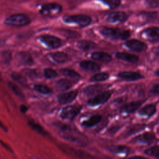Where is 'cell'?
I'll use <instances>...</instances> for the list:
<instances>
[{"instance_id": "32", "label": "cell", "mask_w": 159, "mask_h": 159, "mask_svg": "<svg viewBox=\"0 0 159 159\" xmlns=\"http://www.w3.org/2000/svg\"><path fill=\"white\" fill-rule=\"evenodd\" d=\"M110 8L114 9L117 7L120 4V0H100Z\"/></svg>"}, {"instance_id": "14", "label": "cell", "mask_w": 159, "mask_h": 159, "mask_svg": "<svg viewBox=\"0 0 159 159\" xmlns=\"http://www.w3.org/2000/svg\"><path fill=\"white\" fill-rule=\"evenodd\" d=\"M116 57L119 59L132 63H135L139 60L137 56L125 52H117L116 54Z\"/></svg>"}, {"instance_id": "45", "label": "cell", "mask_w": 159, "mask_h": 159, "mask_svg": "<svg viewBox=\"0 0 159 159\" xmlns=\"http://www.w3.org/2000/svg\"><path fill=\"white\" fill-rule=\"evenodd\" d=\"M0 80H1V75H0Z\"/></svg>"}, {"instance_id": "26", "label": "cell", "mask_w": 159, "mask_h": 159, "mask_svg": "<svg viewBox=\"0 0 159 159\" xmlns=\"http://www.w3.org/2000/svg\"><path fill=\"white\" fill-rule=\"evenodd\" d=\"M102 86L101 85H94V86H89L86 88L84 90V93L86 95H93L94 94L98 93L101 91Z\"/></svg>"}, {"instance_id": "3", "label": "cell", "mask_w": 159, "mask_h": 159, "mask_svg": "<svg viewBox=\"0 0 159 159\" xmlns=\"http://www.w3.org/2000/svg\"><path fill=\"white\" fill-rule=\"evenodd\" d=\"M63 20L67 23H75L78 25L84 27L89 25L91 22L89 16L83 14L65 16L63 17Z\"/></svg>"}, {"instance_id": "31", "label": "cell", "mask_w": 159, "mask_h": 159, "mask_svg": "<svg viewBox=\"0 0 159 159\" xmlns=\"http://www.w3.org/2000/svg\"><path fill=\"white\" fill-rule=\"evenodd\" d=\"M109 78V74L106 73H99L93 76L90 80L92 81H101L107 80Z\"/></svg>"}, {"instance_id": "34", "label": "cell", "mask_w": 159, "mask_h": 159, "mask_svg": "<svg viewBox=\"0 0 159 159\" xmlns=\"http://www.w3.org/2000/svg\"><path fill=\"white\" fill-rule=\"evenodd\" d=\"M144 127H145V125H140V124H137V125L131 126L129 129H128V130H127L126 134L130 135L132 134L139 132L140 130H142V129H143Z\"/></svg>"}, {"instance_id": "37", "label": "cell", "mask_w": 159, "mask_h": 159, "mask_svg": "<svg viewBox=\"0 0 159 159\" xmlns=\"http://www.w3.org/2000/svg\"><path fill=\"white\" fill-rule=\"evenodd\" d=\"M150 93L152 94H159V84L155 85L150 90Z\"/></svg>"}, {"instance_id": "27", "label": "cell", "mask_w": 159, "mask_h": 159, "mask_svg": "<svg viewBox=\"0 0 159 159\" xmlns=\"http://www.w3.org/2000/svg\"><path fill=\"white\" fill-rule=\"evenodd\" d=\"M60 72L64 76L71 78H74V79H77L80 78V75L79 73H78L77 72H76L75 71L73 70H70V69H66V68H64V69H61L60 70Z\"/></svg>"}, {"instance_id": "39", "label": "cell", "mask_w": 159, "mask_h": 159, "mask_svg": "<svg viewBox=\"0 0 159 159\" xmlns=\"http://www.w3.org/2000/svg\"><path fill=\"white\" fill-rule=\"evenodd\" d=\"M27 109H28V108L25 105L22 104L20 106V110L22 113H25L27 111Z\"/></svg>"}, {"instance_id": "33", "label": "cell", "mask_w": 159, "mask_h": 159, "mask_svg": "<svg viewBox=\"0 0 159 159\" xmlns=\"http://www.w3.org/2000/svg\"><path fill=\"white\" fill-rule=\"evenodd\" d=\"M44 76L45 78H48V79H52L54 78L57 76V73L52 68H45L43 71Z\"/></svg>"}, {"instance_id": "40", "label": "cell", "mask_w": 159, "mask_h": 159, "mask_svg": "<svg viewBox=\"0 0 159 159\" xmlns=\"http://www.w3.org/2000/svg\"><path fill=\"white\" fill-rule=\"evenodd\" d=\"M25 73H26L28 76H29V75H30V76H35V75H36L35 71H34V70H27V71H25Z\"/></svg>"}, {"instance_id": "42", "label": "cell", "mask_w": 159, "mask_h": 159, "mask_svg": "<svg viewBox=\"0 0 159 159\" xmlns=\"http://www.w3.org/2000/svg\"><path fill=\"white\" fill-rule=\"evenodd\" d=\"M155 74L156 75H157V76H159V70H157V71L155 72Z\"/></svg>"}, {"instance_id": "20", "label": "cell", "mask_w": 159, "mask_h": 159, "mask_svg": "<svg viewBox=\"0 0 159 159\" xmlns=\"http://www.w3.org/2000/svg\"><path fill=\"white\" fill-rule=\"evenodd\" d=\"M141 104H142L141 101L132 102L128 103V104L124 105L122 107V111L127 112V113L132 112L135 111L136 109H137L140 107Z\"/></svg>"}, {"instance_id": "24", "label": "cell", "mask_w": 159, "mask_h": 159, "mask_svg": "<svg viewBox=\"0 0 159 159\" xmlns=\"http://www.w3.org/2000/svg\"><path fill=\"white\" fill-rule=\"evenodd\" d=\"M11 77L12 78V79L14 80H15L16 82H17L22 86H27V82L26 79L21 74H20L17 72H13L11 74Z\"/></svg>"}, {"instance_id": "36", "label": "cell", "mask_w": 159, "mask_h": 159, "mask_svg": "<svg viewBox=\"0 0 159 159\" xmlns=\"http://www.w3.org/2000/svg\"><path fill=\"white\" fill-rule=\"evenodd\" d=\"M159 152V146H154L145 150V153L150 156H155Z\"/></svg>"}, {"instance_id": "43", "label": "cell", "mask_w": 159, "mask_h": 159, "mask_svg": "<svg viewBox=\"0 0 159 159\" xmlns=\"http://www.w3.org/2000/svg\"><path fill=\"white\" fill-rule=\"evenodd\" d=\"M155 157H157V158H159V152L156 154V155L155 156Z\"/></svg>"}, {"instance_id": "21", "label": "cell", "mask_w": 159, "mask_h": 159, "mask_svg": "<svg viewBox=\"0 0 159 159\" xmlns=\"http://www.w3.org/2000/svg\"><path fill=\"white\" fill-rule=\"evenodd\" d=\"M156 112V106L154 104H148L142 107L139 112L140 115L151 116Z\"/></svg>"}, {"instance_id": "6", "label": "cell", "mask_w": 159, "mask_h": 159, "mask_svg": "<svg viewBox=\"0 0 159 159\" xmlns=\"http://www.w3.org/2000/svg\"><path fill=\"white\" fill-rule=\"evenodd\" d=\"M111 95V92L109 91H105L99 94L98 95L96 96L95 97L90 99L88 101V104L89 106H97L101 104H104L107 101V100L110 98Z\"/></svg>"}, {"instance_id": "18", "label": "cell", "mask_w": 159, "mask_h": 159, "mask_svg": "<svg viewBox=\"0 0 159 159\" xmlns=\"http://www.w3.org/2000/svg\"><path fill=\"white\" fill-rule=\"evenodd\" d=\"M80 66L86 70L93 71L99 70L100 68L98 64L92 61H82L80 63Z\"/></svg>"}, {"instance_id": "1", "label": "cell", "mask_w": 159, "mask_h": 159, "mask_svg": "<svg viewBox=\"0 0 159 159\" xmlns=\"http://www.w3.org/2000/svg\"><path fill=\"white\" fill-rule=\"evenodd\" d=\"M30 22L28 16L24 14H12L6 19L4 24L7 25L14 27H21L29 24Z\"/></svg>"}, {"instance_id": "2", "label": "cell", "mask_w": 159, "mask_h": 159, "mask_svg": "<svg viewBox=\"0 0 159 159\" xmlns=\"http://www.w3.org/2000/svg\"><path fill=\"white\" fill-rule=\"evenodd\" d=\"M101 34L107 37L112 39H126L129 37L130 34L129 30H120L118 29L102 27L101 30Z\"/></svg>"}, {"instance_id": "23", "label": "cell", "mask_w": 159, "mask_h": 159, "mask_svg": "<svg viewBox=\"0 0 159 159\" xmlns=\"http://www.w3.org/2000/svg\"><path fill=\"white\" fill-rule=\"evenodd\" d=\"M78 47L83 50H89L96 47V44L89 40H80L77 43Z\"/></svg>"}, {"instance_id": "35", "label": "cell", "mask_w": 159, "mask_h": 159, "mask_svg": "<svg viewBox=\"0 0 159 159\" xmlns=\"http://www.w3.org/2000/svg\"><path fill=\"white\" fill-rule=\"evenodd\" d=\"M11 60V53L9 51H5L2 53V60L4 63L7 64Z\"/></svg>"}, {"instance_id": "11", "label": "cell", "mask_w": 159, "mask_h": 159, "mask_svg": "<svg viewBox=\"0 0 159 159\" xmlns=\"http://www.w3.org/2000/svg\"><path fill=\"white\" fill-rule=\"evenodd\" d=\"M143 35L152 41H159V28L150 27L143 32Z\"/></svg>"}, {"instance_id": "29", "label": "cell", "mask_w": 159, "mask_h": 159, "mask_svg": "<svg viewBox=\"0 0 159 159\" xmlns=\"http://www.w3.org/2000/svg\"><path fill=\"white\" fill-rule=\"evenodd\" d=\"M109 150L116 153H126L129 151V148L127 147L122 146V145H112L109 147Z\"/></svg>"}, {"instance_id": "8", "label": "cell", "mask_w": 159, "mask_h": 159, "mask_svg": "<svg viewBox=\"0 0 159 159\" xmlns=\"http://www.w3.org/2000/svg\"><path fill=\"white\" fill-rule=\"evenodd\" d=\"M127 19V15L123 12H112L106 16V20L110 23L122 22Z\"/></svg>"}, {"instance_id": "13", "label": "cell", "mask_w": 159, "mask_h": 159, "mask_svg": "<svg viewBox=\"0 0 159 159\" xmlns=\"http://www.w3.org/2000/svg\"><path fill=\"white\" fill-rule=\"evenodd\" d=\"M118 76L120 78L128 81H135L142 78V76L137 72L134 71H123L118 74Z\"/></svg>"}, {"instance_id": "9", "label": "cell", "mask_w": 159, "mask_h": 159, "mask_svg": "<svg viewBox=\"0 0 159 159\" xmlns=\"http://www.w3.org/2000/svg\"><path fill=\"white\" fill-rule=\"evenodd\" d=\"M76 91H72L62 94H60L57 96V100L60 104H67L72 102L77 96Z\"/></svg>"}, {"instance_id": "15", "label": "cell", "mask_w": 159, "mask_h": 159, "mask_svg": "<svg viewBox=\"0 0 159 159\" xmlns=\"http://www.w3.org/2000/svg\"><path fill=\"white\" fill-rule=\"evenodd\" d=\"M155 139V135L152 132H146L139 135L134 139L135 141L142 143H148L152 142Z\"/></svg>"}, {"instance_id": "5", "label": "cell", "mask_w": 159, "mask_h": 159, "mask_svg": "<svg viewBox=\"0 0 159 159\" xmlns=\"http://www.w3.org/2000/svg\"><path fill=\"white\" fill-rule=\"evenodd\" d=\"M80 108L75 106H67L62 110L60 114L61 118L68 120H73L80 112Z\"/></svg>"}, {"instance_id": "12", "label": "cell", "mask_w": 159, "mask_h": 159, "mask_svg": "<svg viewBox=\"0 0 159 159\" xmlns=\"http://www.w3.org/2000/svg\"><path fill=\"white\" fill-rule=\"evenodd\" d=\"M125 44L129 48L138 52L143 50L145 47V45L144 43L135 39L128 40L125 42Z\"/></svg>"}, {"instance_id": "7", "label": "cell", "mask_w": 159, "mask_h": 159, "mask_svg": "<svg viewBox=\"0 0 159 159\" xmlns=\"http://www.w3.org/2000/svg\"><path fill=\"white\" fill-rule=\"evenodd\" d=\"M40 39L43 43L50 48H57L59 47L61 44V40L59 38L53 35H42L40 37Z\"/></svg>"}, {"instance_id": "4", "label": "cell", "mask_w": 159, "mask_h": 159, "mask_svg": "<svg viewBox=\"0 0 159 159\" xmlns=\"http://www.w3.org/2000/svg\"><path fill=\"white\" fill-rule=\"evenodd\" d=\"M61 9L62 7L60 4L52 2L42 5L40 9V12L43 15L52 16L59 14L61 11Z\"/></svg>"}, {"instance_id": "25", "label": "cell", "mask_w": 159, "mask_h": 159, "mask_svg": "<svg viewBox=\"0 0 159 159\" xmlns=\"http://www.w3.org/2000/svg\"><path fill=\"white\" fill-rule=\"evenodd\" d=\"M28 125L35 131H36L37 132H38L39 134L45 135H47V132L46 131L43 129V128L38 123L32 121V120H29L28 122Z\"/></svg>"}, {"instance_id": "16", "label": "cell", "mask_w": 159, "mask_h": 159, "mask_svg": "<svg viewBox=\"0 0 159 159\" xmlns=\"http://www.w3.org/2000/svg\"><path fill=\"white\" fill-rule=\"evenodd\" d=\"M91 58L93 60L102 61V62H108L111 60V55L107 53L102 52H93L91 54Z\"/></svg>"}, {"instance_id": "38", "label": "cell", "mask_w": 159, "mask_h": 159, "mask_svg": "<svg viewBox=\"0 0 159 159\" xmlns=\"http://www.w3.org/2000/svg\"><path fill=\"white\" fill-rule=\"evenodd\" d=\"M0 143L1 144V145L2 146H3L7 150H8V151H9V152H12V148H11V147H9L6 143H5L4 142H3L2 140H0Z\"/></svg>"}, {"instance_id": "28", "label": "cell", "mask_w": 159, "mask_h": 159, "mask_svg": "<svg viewBox=\"0 0 159 159\" xmlns=\"http://www.w3.org/2000/svg\"><path fill=\"white\" fill-rule=\"evenodd\" d=\"M34 89L36 91L43 94H48L52 93L51 89L48 88L47 86L43 84H35L34 86Z\"/></svg>"}, {"instance_id": "30", "label": "cell", "mask_w": 159, "mask_h": 159, "mask_svg": "<svg viewBox=\"0 0 159 159\" xmlns=\"http://www.w3.org/2000/svg\"><path fill=\"white\" fill-rule=\"evenodd\" d=\"M8 86L16 95L20 98H24L23 93L15 83L12 82H8Z\"/></svg>"}, {"instance_id": "22", "label": "cell", "mask_w": 159, "mask_h": 159, "mask_svg": "<svg viewBox=\"0 0 159 159\" xmlns=\"http://www.w3.org/2000/svg\"><path fill=\"white\" fill-rule=\"evenodd\" d=\"M72 83L66 79H60L56 82V87L58 89L65 91L72 86Z\"/></svg>"}, {"instance_id": "41", "label": "cell", "mask_w": 159, "mask_h": 159, "mask_svg": "<svg viewBox=\"0 0 159 159\" xmlns=\"http://www.w3.org/2000/svg\"><path fill=\"white\" fill-rule=\"evenodd\" d=\"M0 128H1L4 131H6V132L7 131V128L3 124V123L1 121V120H0Z\"/></svg>"}, {"instance_id": "44", "label": "cell", "mask_w": 159, "mask_h": 159, "mask_svg": "<svg viewBox=\"0 0 159 159\" xmlns=\"http://www.w3.org/2000/svg\"><path fill=\"white\" fill-rule=\"evenodd\" d=\"M157 52H158V54L159 55V47L157 48Z\"/></svg>"}, {"instance_id": "17", "label": "cell", "mask_w": 159, "mask_h": 159, "mask_svg": "<svg viewBox=\"0 0 159 159\" xmlns=\"http://www.w3.org/2000/svg\"><path fill=\"white\" fill-rule=\"evenodd\" d=\"M50 56L55 62L58 63H65L68 59V55L65 53H63L61 52H57L52 53L50 54Z\"/></svg>"}, {"instance_id": "19", "label": "cell", "mask_w": 159, "mask_h": 159, "mask_svg": "<svg viewBox=\"0 0 159 159\" xmlns=\"http://www.w3.org/2000/svg\"><path fill=\"white\" fill-rule=\"evenodd\" d=\"M101 119L102 117L100 115H94L89 119L83 121L82 125L86 127H91L99 124L101 122Z\"/></svg>"}, {"instance_id": "10", "label": "cell", "mask_w": 159, "mask_h": 159, "mask_svg": "<svg viewBox=\"0 0 159 159\" xmlns=\"http://www.w3.org/2000/svg\"><path fill=\"white\" fill-rule=\"evenodd\" d=\"M17 61L24 65H31L34 63V60L31 55L27 52H20L17 55Z\"/></svg>"}]
</instances>
